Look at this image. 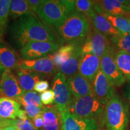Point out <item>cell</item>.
<instances>
[{
    "mask_svg": "<svg viewBox=\"0 0 130 130\" xmlns=\"http://www.w3.org/2000/svg\"><path fill=\"white\" fill-rule=\"evenodd\" d=\"M115 54L113 46H110L101 58L100 69L113 87H119L125 83L126 79L117 66Z\"/></svg>",
    "mask_w": 130,
    "mask_h": 130,
    "instance_id": "obj_8",
    "label": "cell"
},
{
    "mask_svg": "<svg viewBox=\"0 0 130 130\" xmlns=\"http://www.w3.org/2000/svg\"><path fill=\"white\" fill-rule=\"evenodd\" d=\"M52 87L54 93V106L56 108L60 113L69 110L74 98L68 87L66 77L59 71L53 78Z\"/></svg>",
    "mask_w": 130,
    "mask_h": 130,
    "instance_id": "obj_6",
    "label": "cell"
},
{
    "mask_svg": "<svg viewBox=\"0 0 130 130\" xmlns=\"http://www.w3.org/2000/svg\"><path fill=\"white\" fill-rule=\"evenodd\" d=\"M33 14L31 12L27 0H13L11 1L9 15L13 19L27 14Z\"/></svg>",
    "mask_w": 130,
    "mask_h": 130,
    "instance_id": "obj_24",
    "label": "cell"
},
{
    "mask_svg": "<svg viewBox=\"0 0 130 130\" xmlns=\"http://www.w3.org/2000/svg\"><path fill=\"white\" fill-rule=\"evenodd\" d=\"M15 75L19 84L25 92L32 91L37 83L41 80H44L47 77L45 75L28 70L18 68L16 70Z\"/></svg>",
    "mask_w": 130,
    "mask_h": 130,
    "instance_id": "obj_19",
    "label": "cell"
},
{
    "mask_svg": "<svg viewBox=\"0 0 130 130\" xmlns=\"http://www.w3.org/2000/svg\"><path fill=\"white\" fill-rule=\"evenodd\" d=\"M5 71H6V69H5L4 68L1 66V64H0V78L1 77V76H2L3 74L4 73Z\"/></svg>",
    "mask_w": 130,
    "mask_h": 130,
    "instance_id": "obj_41",
    "label": "cell"
},
{
    "mask_svg": "<svg viewBox=\"0 0 130 130\" xmlns=\"http://www.w3.org/2000/svg\"><path fill=\"white\" fill-rule=\"evenodd\" d=\"M18 68L40 73L47 77L55 75L58 70L54 64L51 55L35 60H22Z\"/></svg>",
    "mask_w": 130,
    "mask_h": 130,
    "instance_id": "obj_11",
    "label": "cell"
},
{
    "mask_svg": "<svg viewBox=\"0 0 130 130\" xmlns=\"http://www.w3.org/2000/svg\"><path fill=\"white\" fill-rule=\"evenodd\" d=\"M101 59L92 54H83L78 73L92 83L100 69Z\"/></svg>",
    "mask_w": 130,
    "mask_h": 130,
    "instance_id": "obj_16",
    "label": "cell"
},
{
    "mask_svg": "<svg viewBox=\"0 0 130 130\" xmlns=\"http://www.w3.org/2000/svg\"><path fill=\"white\" fill-rule=\"evenodd\" d=\"M128 7L130 9V1H129V4H128Z\"/></svg>",
    "mask_w": 130,
    "mask_h": 130,
    "instance_id": "obj_43",
    "label": "cell"
},
{
    "mask_svg": "<svg viewBox=\"0 0 130 130\" xmlns=\"http://www.w3.org/2000/svg\"><path fill=\"white\" fill-rule=\"evenodd\" d=\"M66 83L70 92L74 99L93 93L92 83L78 72L72 77L67 78Z\"/></svg>",
    "mask_w": 130,
    "mask_h": 130,
    "instance_id": "obj_14",
    "label": "cell"
},
{
    "mask_svg": "<svg viewBox=\"0 0 130 130\" xmlns=\"http://www.w3.org/2000/svg\"><path fill=\"white\" fill-rule=\"evenodd\" d=\"M58 42L32 41L27 43L20 50L21 59L35 60L56 53L59 50Z\"/></svg>",
    "mask_w": 130,
    "mask_h": 130,
    "instance_id": "obj_7",
    "label": "cell"
},
{
    "mask_svg": "<svg viewBox=\"0 0 130 130\" xmlns=\"http://www.w3.org/2000/svg\"><path fill=\"white\" fill-rule=\"evenodd\" d=\"M87 18L90 21V24L93 26V29L105 36L110 37L122 35L112 25L105 16L94 10L89 14Z\"/></svg>",
    "mask_w": 130,
    "mask_h": 130,
    "instance_id": "obj_17",
    "label": "cell"
},
{
    "mask_svg": "<svg viewBox=\"0 0 130 130\" xmlns=\"http://www.w3.org/2000/svg\"><path fill=\"white\" fill-rule=\"evenodd\" d=\"M21 60V56L13 48L3 40L0 42V64L6 71H16Z\"/></svg>",
    "mask_w": 130,
    "mask_h": 130,
    "instance_id": "obj_18",
    "label": "cell"
},
{
    "mask_svg": "<svg viewBox=\"0 0 130 130\" xmlns=\"http://www.w3.org/2000/svg\"><path fill=\"white\" fill-rule=\"evenodd\" d=\"M128 17L129 18H130V15H129V16H128Z\"/></svg>",
    "mask_w": 130,
    "mask_h": 130,
    "instance_id": "obj_44",
    "label": "cell"
},
{
    "mask_svg": "<svg viewBox=\"0 0 130 130\" xmlns=\"http://www.w3.org/2000/svg\"><path fill=\"white\" fill-rule=\"evenodd\" d=\"M13 126L18 130H38L34 125L32 122L29 119H15Z\"/></svg>",
    "mask_w": 130,
    "mask_h": 130,
    "instance_id": "obj_31",
    "label": "cell"
},
{
    "mask_svg": "<svg viewBox=\"0 0 130 130\" xmlns=\"http://www.w3.org/2000/svg\"><path fill=\"white\" fill-rule=\"evenodd\" d=\"M10 0H0V42L3 41V36L8 24Z\"/></svg>",
    "mask_w": 130,
    "mask_h": 130,
    "instance_id": "obj_27",
    "label": "cell"
},
{
    "mask_svg": "<svg viewBox=\"0 0 130 130\" xmlns=\"http://www.w3.org/2000/svg\"><path fill=\"white\" fill-rule=\"evenodd\" d=\"M129 122V107L119 96L115 94L107 102L102 123L106 130H126Z\"/></svg>",
    "mask_w": 130,
    "mask_h": 130,
    "instance_id": "obj_3",
    "label": "cell"
},
{
    "mask_svg": "<svg viewBox=\"0 0 130 130\" xmlns=\"http://www.w3.org/2000/svg\"><path fill=\"white\" fill-rule=\"evenodd\" d=\"M93 7V1H90V0H76L75 1V12L85 16L87 18L94 10Z\"/></svg>",
    "mask_w": 130,
    "mask_h": 130,
    "instance_id": "obj_30",
    "label": "cell"
},
{
    "mask_svg": "<svg viewBox=\"0 0 130 130\" xmlns=\"http://www.w3.org/2000/svg\"><path fill=\"white\" fill-rule=\"evenodd\" d=\"M32 122L37 129L42 130L43 125V123H44V121H43V118L42 114H40L38 116L34 118L32 120Z\"/></svg>",
    "mask_w": 130,
    "mask_h": 130,
    "instance_id": "obj_36",
    "label": "cell"
},
{
    "mask_svg": "<svg viewBox=\"0 0 130 130\" xmlns=\"http://www.w3.org/2000/svg\"><path fill=\"white\" fill-rule=\"evenodd\" d=\"M107 18L112 25L122 35L130 34V18L125 16H114L102 14Z\"/></svg>",
    "mask_w": 130,
    "mask_h": 130,
    "instance_id": "obj_25",
    "label": "cell"
},
{
    "mask_svg": "<svg viewBox=\"0 0 130 130\" xmlns=\"http://www.w3.org/2000/svg\"><path fill=\"white\" fill-rule=\"evenodd\" d=\"M79 45H81L66 44L62 45L56 53L51 55L54 64L57 69H59L61 65L69 59L76 48Z\"/></svg>",
    "mask_w": 130,
    "mask_h": 130,
    "instance_id": "obj_23",
    "label": "cell"
},
{
    "mask_svg": "<svg viewBox=\"0 0 130 130\" xmlns=\"http://www.w3.org/2000/svg\"><path fill=\"white\" fill-rule=\"evenodd\" d=\"M81 46L82 45L78 46L69 59L58 69V71L62 73L66 78L72 77L78 72L79 62L83 54Z\"/></svg>",
    "mask_w": 130,
    "mask_h": 130,
    "instance_id": "obj_21",
    "label": "cell"
},
{
    "mask_svg": "<svg viewBox=\"0 0 130 130\" xmlns=\"http://www.w3.org/2000/svg\"><path fill=\"white\" fill-rule=\"evenodd\" d=\"M0 79H1V78H0ZM1 96H3V95H2V93H1V89H0V97H2Z\"/></svg>",
    "mask_w": 130,
    "mask_h": 130,
    "instance_id": "obj_42",
    "label": "cell"
},
{
    "mask_svg": "<svg viewBox=\"0 0 130 130\" xmlns=\"http://www.w3.org/2000/svg\"><path fill=\"white\" fill-rule=\"evenodd\" d=\"M61 130H99L100 122L93 119L81 118L69 110L60 113Z\"/></svg>",
    "mask_w": 130,
    "mask_h": 130,
    "instance_id": "obj_10",
    "label": "cell"
},
{
    "mask_svg": "<svg viewBox=\"0 0 130 130\" xmlns=\"http://www.w3.org/2000/svg\"><path fill=\"white\" fill-rule=\"evenodd\" d=\"M16 101L22 105H33V106L43 107L42 104L40 96L35 91L25 92L23 95L19 97Z\"/></svg>",
    "mask_w": 130,
    "mask_h": 130,
    "instance_id": "obj_28",
    "label": "cell"
},
{
    "mask_svg": "<svg viewBox=\"0 0 130 130\" xmlns=\"http://www.w3.org/2000/svg\"><path fill=\"white\" fill-rule=\"evenodd\" d=\"M0 89L3 96L16 100L25 93L16 75L11 71H5L0 79Z\"/></svg>",
    "mask_w": 130,
    "mask_h": 130,
    "instance_id": "obj_13",
    "label": "cell"
},
{
    "mask_svg": "<svg viewBox=\"0 0 130 130\" xmlns=\"http://www.w3.org/2000/svg\"><path fill=\"white\" fill-rule=\"evenodd\" d=\"M14 120L7 119L0 117V128H3L7 126L13 125Z\"/></svg>",
    "mask_w": 130,
    "mask_h": 130,
    "instance_id": "obj_37",
    "label": "cell"
},
{
    "mask_svg": "<svg viewBox=\"0 0 130 130\" xmlns=\"http://www.w3.org/2000/svg\"><path fill=\"white\" fill-rule=\"evenodd\" d=\"M18 118H19V119H21V120L27 119H28L27 114H26V112L25 110H22V109L19 110L18 114Z\"/></svg>",
    "mask_w": 130,
    "mask_h": 130,
    "instance_id": "obj_38",
    "label": "cell"
},
{
    "mask_svg": "<svg viewBox=\"0 0 130 130\" xmlns=\"http://www.w3.org/2000/svg\"><path fill=\"white\" fill-rule=\"evenodd\" d=\"M0 130H2V128H0Z\"/></svg>",
    "mask_w": 130,
    "mask_h": 130,
    "instance_id": "obj_45",
    "label": "cell"
},
{
    "mask_svg": "<svg viewBox=\"0 0 130 130\" xmlns=\"http://www.w3.org/2000/svg\"><path fill=\"white\" fill-rule=\"evenodd\" d=\"M56 30L61 44L82 45L92 28L87 17L75 12Z\"/></svg>",
    "mask_w": 130,
    "mask_h": 130,
    "instance_id": "obj_2",
    "label": "cell"
},
{
    "mask_svg": "<svg viewBox=\"0 0 130 130\" xmlns=\"http://www.w3.org/2000/svg\"><path fill=\"white\" fill-rule=\"evenodd\" d=\"M105 107V105L101 102L93 93L74 99L69 111L81 118L95 120L102 123Z\"/></svg>",
    "mask_w": 130,
    "mask_h": 130,
    "instance_id": "obj_4",
    "label": "cell"
},
{
    "mask_svg": "<svg viewBox=\"0 0 130 130\" xmlns=\"http://www.w3.org/2000/svg\"><path fill=\"white\" fill-rule=\"evenodd\" d=\"M94 10L101 14L114 16H129L130 9L121 4L119 0H102L94 1Z\"/></svg>",
    "mask_w": 130,
    "mask_h": 130,
    "instance_id": "obj_15",
    "label": "cell"
},
{
    "mask_svg": "<svg viewBox=\"0 0 130 130\" xmlns=\"http://www.w3.org/2000/svg\"><path fill=\"white\" fill-rule=\"evenodd\" d=\"M10 34L16 46L21 48L32 41L59 42L51 27L36 14H27L16 19L10 27Z\"/></svg>",
    "mask_w": 130,
    "mask_h": 130,
    "instance_id": "obj_1",
    "label": "cell"
},
{
    "mask_svg": "<svg viewBox=\"0 0 130 130\" xmlns=\"http://www.w3.org/2000/svg\"><path fill=\"white\" fill-rule=\"evenodd\" d=\"M49 86H50V84L48 81L44 79V80H41L37 83L34 87V89L39 93H43L45 91L48 90Z\"/></svg>",
    "mask_w": 130,
    "mask_h": 130,
    "instance_id": "obj_34",
    "label": "cell"
},
{
    "mask_svg": "<svg viewBox=\"0 0 130 130\" xmlns=\"http://www.w3.org/2000/svg\"><path fill=\"white\" fill-rule=\"evenodd\" d=\"M40 100L42 104L45 105H51L54 103L55 96L54 91L52 89H48L41 93Z\"/></svg>",
    "mask_w": 130,
    "mask_h": 130,
    "instance_id": "obj_32",
    "label": "cell"
},
{
    "mask_svg": "<svg viewBox=\"0 0 130 130\" xmlns=\"http://www.w3.org/2000/svg\"><path fill=\"white\" fill-rule=\"evenodd\" d=\"M92 85L94 95L105 105L108 101L115 95L113 85L101 69L96 75Z\"/></svg>",
    "mask_w": 130,
    "mask_h": 130,
    "instance_id": "obj_12",
    "label": "cell"
},
{
    "mask_svg": "<svg viewBox=\"0 0 130 130\" xmlns=\"http://www.w3.org/2000/svg\"><path fill=\"white\" fill-rule=\"evenodd\" d=\"M20 109V104L16 100L6 96L0 97V117L15 120Z\"/></svg>",
    "mask_w": 130,
    "mask_h": 130,
    "instance_id": "obj_22",
    "label": "cell"
},
{
    "mask_svg": "<svg viewBox=\"0 0 130 130\" xmlns=\"http://www.w3.org/2000/svg\"><path fill=\"white\" fill-rule=\"evenodd\" d=\"M24 110L26 112L29 119L32 120L39 115L42 113L43 107H39L33 105H24Z\"/></svg>",
    "mask_w": 130,
    "mask_h": 130,
    "instance_id": "obj_33",
    "label": "cell"
},
{
    "mask_svg": "<svg viewBox=\"0 0 130 130\" xmlns=\"http://www.w3.org/2000/svg\"><path fill=\"white\" fill-rule=\"evenodd\" d=\"M117 66L126 80L130 81V54L119 51L115 54Z\"/></svg>",
    "mask_w": 130,
    "mask_h": 130,
    "instance_id": "obj_26",
    "label": "cell"
},
{
    "mask_svg": "<svg viewBox=\"0 0 130 130\" xmlns=\"http://www.w3.org/2000/svg\"><path fill=\"white\" fill-rule=\"evenodd\" d=\"M110 40L119 51L130 54V34L110 37Z\"/></svg>",
    "mask_w": 130,
    "mask_h": 130,
    "instance_id": "obj_29",
    "label": "cell"
},
{
    "mask_svg": "<svg viewBox=\"0 0 130 130\" xmlns=\"http://www.w3.org/2000/svg\"><path fill=\"white\" fill-rule=\"evenodd\" d=\"M111 46L107 36L93 29L81 46L82 54H92L101 58L107 50Z\"/></svg>",
    "mask_w": 130,
    "mask_h": 130,
    "instance_id": "obj_9",
    "label": "cell"
},
{
    "mask_svg": "<svg viewBox=\"0 0 130 130\" xmlns=\"http://www.w3.org/2000/svg\"><path fill=\"white\" fill-rule=\"evenodd\" d=\"M125 96L128 99L130 100V83H129L127 85H126V87H125Z\"/></svg>",
    "mask_w": 130,
    "mask_h": 130,
    "instance_id": "obj_39",
    "label": "cell"
},
{
    "mask_svg": "<svg viewBox=\"0 0 130 130\" xmlns=\"http://www.w3.org/2000/svg\"><path fill=\"white\" fill-rule=\"evenodd\" d=\"M36 14L47 25L56 30L66 21L70 13L62 1L43 0Z\"/></svg>",
    "mask_w": 130,
    "mask_h": 130,
    "instance_id": "obj_5",
    "label": "cell"
},
{
    "mask_svg": "<svg viewBox=\"0 0 130 130\" xmlns=\"http://www.w3.org/2000/svg\"><path fill=\"white\" fill-rule=\"evenodd\" d=\"M2 130H18L16 129V128L13 125H11L7 126V127H5L2 128Z\"/></svg>",
    "mask_w": 130,
    "mask_h": 130,
    "instance_id": "obj_40",
    "label": "cell"
},
{
    "mask_svg": "<svg viewBox=\"0 0 130 130\" xmlns=\"http://www.w3.org/2000/svg\"><path fill=\"white\" fill-rule=\"evenodd\" d=\"M27 1L32 13L36 14L39 7L43 1L42 0H27Z\"/></svg>",
    "mask_w": 130,
    "mask_h": 130,
    "instance_id": "obj_35",
    "label": "cell"
},
{
    "mask_svg": "<svg viewBox=\"0 0 130 130\" xmlns=\"http://www.w3.org/2000/svg\"><path fill=\"white\" fill-rule=\"evenodd\" d=\"M41 114L44 121L42 130H61V115L56 107H43Z\"/></svg>",
    "mask_w": 130,
    "mask_h": 130,
    "instance_id": "obj_20",
    "label": "cell"
}]
</instances>
